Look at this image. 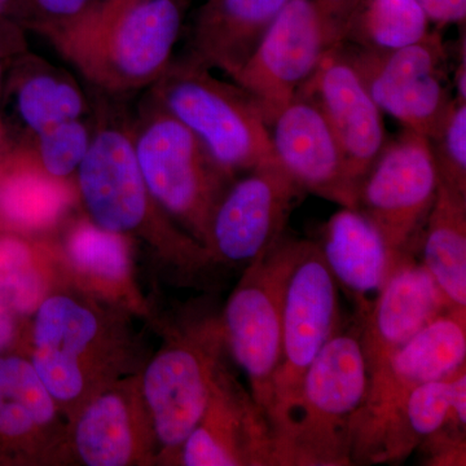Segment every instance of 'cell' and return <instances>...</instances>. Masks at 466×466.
Returning <instances> with one entry per match:
<instances>
[{"label": "cell", "mask_w": 466, "mask_h": 466, "mask_svg": "<svg viewBox=\"0 0 466 466\" xmlns=\"http://www.w3.org/2000/svg\"><path fill=\"white\" fill-rule=\"evenodd\" d=\"M186 9V0H100L46 38L88 84L106 94H128L167 72Z\"/></svg>", "instance_id": "obj_1"}, {"label": "cell", "mask_w": 466, "mask_h": 466, "mask_svg": "<svg viewBox=\"0 0 466 466\" xmlns=\"http://www.w3.org/2000/svg\"><path fill=\"white\" fill-rule=\"evenodd\" d=\"M368 381L360 323L337 328L303 377L296 412L275 440L274 465L352 464L351 424Z\"/></svg>", "instance_id": "obj_2"}, {"label": "cell", "mask_w": 466, "mask_h": 466, "mask_svg": "<svg viewBox=\"0 0 466 466\" xmlns=\"http://www.w3.org/2000/svg\"><path fill=\"white\" fill-rule=\"evenodd\" d=\"M149 95L233 177L276 161L259 101L192 58L171 61Z\"/></svg>", "instance_id": "obj_3"}, {"label": "cell", "mask_w": 466, "mask_h": 466, "mask_svg": "<svg viewBox=\"0 0 466 466\" xmlns=\"http://www.w3.org/2000/svg\"><path fill=\"white\" fill-rule=\"evenodd\" d=\"M131 131L140 173L153 200L207 240L214 208L235 177L150 95L139 116L131 121Z\"/></svg>", "instance_id": "obj_4"}, {"label": "cell", "mask_w": 466, "mask_h": 466, "mask_svg": "<svg viewBox=\"0 0 466 466\" xmlns=\"http://www.w3.org/2000/svg\"><path fill=\"white\" fill-rule=\"evenodd\" d=\"M357 0H288L233 82L250 92L267 116L348 42Z\"/></svg>", "instance_id": "obj_5"}, {"label": "cell", "mask_w": 466, "mask_h": 466, "mask_svg": "<svg viewBox=\"0 0 466 466\" xmlns=\"http://www.w3.org/2000/svg\"><path fill=\"white\" fill-rule=\"evenodd\" d=\"M339 328V284L317 242L302 240L285 291L280 360L268 422L274 443L299 406L303 377Z\"/></svg>", "instance_id": "obj_6"}, {"label": "cell", "mask_w": 466, "mask_h": 466, "mask_svg": "<svg viewBox=\"0 0 466 466\" xmlns=\"http://www.w3.org/2000/svg\"><path fill=\"white\" fill-rule=\"evenodd\" d=\"M299 238L284 235L247 266L225 312L226 337L238 366L249 377L253 400L268 420L272 381L281 350L285 291L300 249Z\"/></svg>", "instance_id": "obj_7"}, {"label": "cell", "mask_w": 466, "mask_h": 466, "mask_svg": "<svg viewBox=\"0 0 466 466\" xmlns=\"http://www.w3.org/2000/svg\"><path fill=\"white\" fill-rule=\"evenodd\" d=\"M341 50L376 106L404 128L433 137L455 99L449 51L440 32L392 50L343 43Z\"/></svg>", "instance_id": "obj_8"}, {"label": "cell", "mask_w": 466, "mask_h": 466, "mask_svg": "<svg viewBox=\"0 0 466 466\" xmlns=\"http://www.w3.org/2000/svg\"><path fill=\"white\" fill-rule=\"evenodd\" d=\"M438 173L424 135L401 128L364 175L355 208L379 229L395 253L410 257L433 207Z\"/></svg>", "instance_id": "obj_9"}, {"label": "cell", "mask_w": 466, "mask_h": 466, "mask_svg": "<svg viewBox=\"0 0 466 466\" xmlns=\"http://www.w3.org/2000/svg\"><path fill=\"white\" fill-rule=\"evenodd\" d=\"M466 309H452L401 345L370 373L363 406L351 424L352 452L413 389L446 380L466 367Z\"/></svg>", "instance_id": "obj_10"}, {"label": "cell", "mask_w": 466, "mask_h": 466, "mask_svg": "<svg viewBox=\"0 0 466 466\" xmlns=\"http://www.w3.org/2000/svg\"><path fill=\"white\" fill-rule=\"evenodd\" d=\"M305 193L278 161L260 165L233 180L214 208L205 242L220 259L249 266L283 238Z\"/></svg>", "instance_id": "obj_11"}, {"label": "cell", "mask_w": 466, "mask_h": 466, "mask_svg": "<svg viewBox=\"0 0 466 466\" xmlns=\"http://www.w3.org/2000/svg\"><path fill=\"white\" fill-rule=\"evenodd\" d=\"M76 182L92 222L106 231H137L152 219L157 202L140 173L128 119L99 115Z\"/></svg>", "instance_id": "obj_12"}, {"label": "cell", "mask_w": 466, "mask_h": 466, "mask_svg": "<svg viewBox=\"0 0 466 466\" xmlns=\"http://www.w3.org/2000/svg\"><path fill=\"white\" fill-rule=\"evenodd\" d=\"M266 126L276 161L303 191L355 208L341 148L314 101L297 92L267 116Z\"/></svg>", "instance_id": "obj_13"}, {"label": "cell", "mask_w": 466, "mask_h": 466, "mask_svg": "<svg viewBox=\"0 0 466 466\" xmlns=\"http://www.w3.org/2000/svg\"><path fill=\"white\" fill-rule=\"evenodd\" d=\"M315 104L339 143L357 192L364 175L388 143L382 112L351 66L341 46L324 58L299 90Z\"/></svg>", "instance_id": "obj_14"}, {"label": "cell", "mask_w": 466, "mask_h": 466, "mask_svg": "<svg viewBox=\"0 0 466 466\" xmlns=\"http://www.w3.org/2000/svg\"><path fill=\"white\" fill-rule=\"evenodd\" d=\"M360 321V341L368 372L435 318L452 309L422 263L407 258L392 272Z\"/></svg>", "instance_id": "obj_15"}, {"label": "cell", "mask_w": 466, "mask_h": 466, "mask_svg": "<svg viewBox=\"0 0 466 466\" xmlns=\"http://www.w3.org/2000/svg\"><path fill=\"white\" fill-rule=\"evenodd\" d=\"M213 383L207 359L187 346L167 350L150 363L144 394L162 444L182 446L207 412Z\"/></svg>", "instance_id": "obj_16"}, {"label": "cell", "mask_w": 466, "mask_h": 466, "mask_svg": "<svg viewBox=\"0 0 466 466\" xmlns=\"http://www.w3.org/2000/svg\"><path fill=\"white\" fill-rule=\"evenodd\" d=\"M287 2L205 0L193 23L187 56L235 78Z\"/></svg>", "instance_id": "obj_17"}, {"label": "cell", "mask_w": 466, "mask_h": 466, "mask_svg": "<svg viewBox=\"0 0 466 466\" xmlns=\"http://www.w3.org/2000/svg\"><path fill=\"white\" fill-rule=\"evenodd\" d=\"M96 333L95 315L67 297H51L38 306L32 366L55 400H75L81 394L84 376L78 357Z\"/></svg>", "instance_id": "obj_18"}, {"label": "cell", "mask_w": 466, "mask_h": 466, "mask_svg": "<svg viewBox=\"0 0 466 466\" xmlns=\"http://www.w3.org/2000/svg\"><path fill=\"white\" fill-rule=\"evenodd\" d=\"M317 244L337 284L363 302L410 257L395 253L373 223L351 208H341L328 219Z\"/></svg>", "instance_id": "obj_19"}, {"label": "cell", "mask_w": 466, "mask_h": 466, "mask_svg": "<svg viewBox=\"0 0 466 466\" xmlns=\"http://www.w3.org/2000/svg\"><path fill=\"white\" fill-rule=\"evenodd\" d=\"M72 202L66 180L43 170L29 147L9 149L0 161V222L39 231L60 219Z\"/></svg>", "instance_id": "obj_20"}, {"label": "cell", "mask_w": 466, "mask_h": 466, "mask_svg": "<svg viewBox=\"0 0 466 466\" xmlns=\"http://www.w3.org/2000/svg\"><path fill=\"white\" fill-rule=\"evenodd\" d=\"M452 377L413 389L403 403L359 444L352 452V461H401L419 449L426 438L449 421Z\"/></svg>", "instance_id": "obj_21"}, {"label": "cell", "mask_w": 466, "mask_h": 466, "mask_svg": "<svg viewBox=\"0 0 466 466\" xmlns=\"http://www.w3.org/2000/svg\"><path fill=\"white\" fill-rule=\"evenodd\" d=\"M9 86L17 116L33 139L64 122L82 118L88 109L76 79L35 55H20Z\"/></svg>", "instance_id": "obj_22"}, {"label": "cell", "mask_w": 466, "mask_h": 466, "mask_svg": "<svg viewBox=\"0 0 466 466\" xmlns=\"http://www.w3.org/2000/svg\"><path fill=\"white\" fill-rule=\"evenodd\" d=\"M422 231V265L451 306L466 309V195L440 180Z\"/></svg>", "instance_id": "obj_23"}, {"label": "cell", "mask_w": 466, "mask_h": 466, "mask_svg": "<svg viewBox=\"0 0 466 466\" xmlns=\"http://www.w3.org/2000/svg\"><path fill=\"white\" fill-rule=\"evenodd\" d=\"M431 24L416 0H357L346 43L392 50L421 41Z\"/></svg>", "instance_id": "obj_24"}, {"label": "cell", "mask_w": 466, "mask_h": 466, "mask_svg": "<svg viewBox=\"0 0 466 466\" xmlns=\"http://www.w3.org/2000/svg\"><path fill=\"white\" fill-rule=\"evenodd\" d=\"M54 398L29 361L0 358V435L23 437L48 424L55 415Z\"/></svg>", "instance_id": "obj_25"}, {"label": "cell", "mask_w": 466, "mask_h": 466, "mask_svg": "<svg viewBox=\"0 0 466 466\" xmlns=\"http://www.w3.org/2000/svg\"><path fill=\"white\" fill-rule=\"evenodd\" d=\"M76 450L90 466H122L134 452L130 417L116 395H104L86 410L76 433Z\"/></svg>", "instance_id": "obj_26"}, {"label": "cell", "mask_w": 466, "mask_h": 466, "mask_svg": "<svg viewBox=\"0 0 466 466\" xmlns=\"http://www.w3.org/2000/svg\"><path fill=\"white\" fill-rule=\"evenodd\" d=\"M45 287L32 248L16 236H0V299L18 314L41 305Z\"/></svg>", "instance_id": "obj_27"}, {"label": "cell", "mask_w": 466, "mask_h": 466, "mask_svg": "<svg viewBox=\"0 0 466 466\" xmlns=\"http://www.w3.org/2000/svg\"><path fill=\"white\" fill-rule=\"evenodd\" d=\"M70 258L78 268L104 280L118 281L127 275L126 242L119 233L95 223H79L67 241Z\"/></svg>", "instance_id": "obj_28"}, {"label": "cell", "mask_w": 466, "mask_h": 466, "mask_svg": "<svg viewBox=\"0 0 466 466\" xmlns=\"http://www.w3.org/2000/svg\"><path fill=\"white\" fill-rule=\"evenodd\" d=\"M91 139L88 125L82 118L72 119L34 137L30 148L46 173L66 180L78 170Z\"/></svg>", "instance_id": "obj_29"}, {"label": "cell", "mask_w": 466, "mask_h": 466, "mask_svg": "<svg viewBox=\"0 0 466 466\" xmlns=\"http://www.w3.org/2000/svg\"><path fill=\"white\" fill-rule=\"evenodd\" d=\"M428 142L441 182L466 195V100L453 99Z\"/></svg>", "instance_id": "obj_30"}, {"label": "cell", "mask_w": 466, "mask_h": 466, "mask_svg": "<svg viewBox=\"0 0 466 466\" xmlns=\"http://www.w3.org/2000/svg\"><path fill=\"white\" fill-rule=\"evenodd\" d=\"M99 2L100 0H18L20 25L47 36L84 16Z\"/></svg>", "instance_id": "obj_31"}, {"label": "cell", "mask_w": 466, "mask_h": 466, "mask_svg": "<svg viewBox=\"0 0 466 466\" xmlns=\"http://www.w3.org/2000/svg\"><path fill=\"white\" fill-rule=\"evenodd\" d=\"M431 23L438 26L464 25L466 0H416Z\"/></svg>", "instance_id": "obj_32"}, {"label": "cell", "mask_w": 466, "mask_h": 466, "mask_svg": "<svg viewBox=\"0 0 466 466\" xmlns=\"http://www.w3.org/2000/svg\"><path fill=\"white\" fill-rule=\"evenodd\" d=\"M23 26L16 23H0V87L3 78V57L7 55H21L25 51Z\"/></svg>", "instance_id": "obj_33"}, {"label": "cell", "mask_w": 466, "mask_h": 466, "mask_svg": "<svg viewBox=\"0 0 466 466\" xmlns=\"http://www.w3.org/2000/svg\"><path fill=\"white\" fill-rule=\"evenodd\" d=\"M15 334V321L11 309L0 299V351L7 348Z\"/></svg>", "instance_id": "obj_34"}, {"label": "cell", "mask_w": 466, "mask_h": 466, "mask_svg": "<svg viewBox=\"0 0 466 466\" xmlns=\"http://www.w3.org/2000/svg\"><path fill=\"white\" fill-rule=\"evenodd\" d=\"M0 23H17L20 25L18 0H0Z\"/></svg>", "instance_id": "obj_35"}, {"label": "cell", "mask_w": 466, "mask_h": 466, "mask_svg": "<svg viewBox=\"0 0 466 466\" xmlns=\"http://www.w3.org/2000/svg\"><path fill=\"white\" fill-rule=\"evenodd\" d=\"M9 152L7 135H5V126L0 121V161Z\"/></svg>", "instance_id": "obj_36"}, {"label": "cell", "mask_w": 466, "mask_h": 466, "mask_svg": "<svg viewBox=\"0 0 466 466\" xmlns=\"http://www.w3.org/2000/svg\"><path fill=\"white\" fill-rule=\"evenodd\" d=\"M110 2H116V3H134V2H140V0H110Z\"/></svg>", "instance_id": "obj_37"}]
</instances>
